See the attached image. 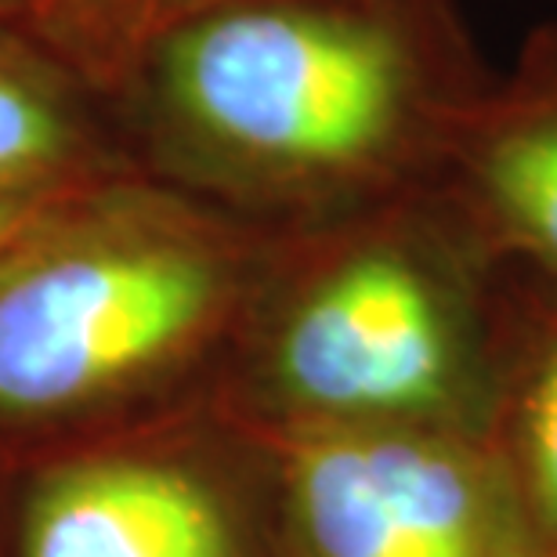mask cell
<instances>
[{"instance_id": "obj_1", "label": "cell", "mask_w": 557, "mask_h": 557, "mask_svg": "<svg viewBox=\"0 0 557 557\" xmlns=\"http://www.w3.org/2000/svg\"><path fill=\"white\" fill-rule=\"evenodd\" d=\"M488 81L456 0H232L163 40L171 120L221 182L355 210L438 182Z\"/></svg>"}, {"instance_id": "obj_2", "label": "cell", "mask_w": 557, "mask_h": 557, "mask_svg": "<svg viewBox=\"0 0 557 557\" xmlns=\"http://www.w3.org/2000/svg\"><path fill=\"white\" fill-rule=\"evenodd\" d=\"M507 269L438 185L359 210L278 300L264 392L278 428L485 434L499 395Z\"/></svg>"}, {"instance_id": "obj_3", "label": "cell", "mask_w": 557, "mask_h": 557, "mask_svg": "<svg viewBox=\"0 0 557 557\" xmlns=\"http://www.w3.org/2000/svg\"><path fill=\"white\" fill-rule=\"evenodd\" d=\"M239 297L207 221L135 214L0 258V417H54L182 359Z\"/></svg>"}, {"instance_id": "obj_4", "label": "cell", "mask_w": 557, "mask_h": 557, "mask_svg": "<svg viewBox=\"0 0 557 557\" xmlns=\"http://www.w3.org/2000/svg\"><path fill=\"white\" fill-rule=\"evenodd\" d=\"M289 557H547L485 434L275 431Z\"/></svg>"}, {"instance_id": "obj_5", "label": "cell", "mask_w": 557, "mask_h": 557, "mask_svg": "<svg viewBox=\"0 0 557 557\" xmlns=\"http://www.w3.org/2000/svg\"><path fill=\"white\" fill-rule=\"evenodd\" d=\"M434 185L504 269L557 289V22L493 73Z\"/></svg>"}, {"instance_id": "obj_6", "label": "cell", "mask_w": 557, "mask_h": 557, "mask_svg": "<svg viewBox=\"0 0 557 557\" xmlns=\"http://www.w3.org/2000/svg\"><path fill=\"white\" fill-rule=\"evenodd\" d=\"M22 557H250L247 525L214 478L177 460L106 456L37 488Z\"/></svg>"}, {"instance_id": "obj_7", "label": "cell", "mask_w": 557, "mask_h": 557, "mask_svg": "<svg viewBox=\"0 0 557 557\" xmlns=\"http://www.w3.org/2000/svg\"><path fill=\"white\" fill-rule=\"evenodd\" d=\"M488 442L543 554L557 557V289L515 269H507L504 366Z\"/></svg>"}, {"instance_id": "obj_8", "label": "cell", "mask_w": 557, "mask_h": 557, "mask_svg": "<svg viewBox=\"0 0 557 557\" xmlns=\"http://www.w3.org/2000/svg\"><path fill=\"white\" fill-rule=\"evenodd\" d=\"M65 152V124L37 87L0 73V196H15L29 177Z\"/></svg>"}, {"instance_id": "obj_9", "label": "cell", "mask_w": 557, "mask_h": 557, "mask_svg": "<svg viewBox=\"0 0 557 557\" xmlns=\"http://www.w3.org/2000/svg\"><path fill=\"white\" fill-rule=\"evenodd\" d=\"M29 218H33V203L22 193L0 196V258L11 253V247H15L18 236L26 232Z\"/></svg>"}, {"instance_id": "obj_10", "label": "cell", "mask_w": 557, "mask_h": 557, "mask_svg": "<svg viewBox=\"0 0 557 557\" xmlns=\"http://www.w3.org/2000/svg\"><path fill=\"white\" fill-rule=\"evenodd\" d=\"M218 4H232V0H152V18L156 26H174L196 11H207V8H218Z\"/></svg>"}]
</instances>
